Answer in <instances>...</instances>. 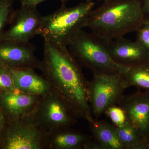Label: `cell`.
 Here are the masks:
<instances>
[{"label":"cell","mask_w":149,"mask_h":149,"mask_svg":"<svg viewBox=\"0 0 149 149\" xmlns=\"http://www.w3.org/2000/svg\"><path fill=\"white\" fill-rule=\"evenodd\" d=\"M39 69L51 89L76 118L89 123L94 120L89 102L88 81L67 46L44 40V55Z\"/></svg>","instance_id":"obj_1"},{"label":"cell","mask_w":149,"mask_h":149,"mask_svg":"<svg viewBox=\"0 0 149 149\" xmlns=\"http://www.w3.org/2000/svg\"><path fill=\"white\" fill-rule=\"evenodd\" d=\"M145 19L141 0H104L91 12L86 27L109 41L136 32Z\"/></svg>","instance_id":"obj_2"},{"label":"cell","mask_w":149,"mask_h":149,"mask_svg":"<svg viewBox=\"0 0 149 149\" xmlns=\"http://www.w3.org/2000/svg\"><path fill=\"white\" fill-rule=\"evenodd\" d=\"M92 1H85L72 7L65 5L43 16L38 32L44 40L67 46L83 28L95 6Z\"/></svg>","instance_id":"obj_3"},{"label":"cell","mask_w":149,"mask_h":149,"mask_svg":"<svg viewBox=\"0 0 149 149\" xmlns=\"http://www.w3.org/2000/svg\"><path fill=\"white\" fill-rule=\"evenodd\" d=\"M67 47L80 65L93 74L123 72L127 67L116 63L110 55L108 41L80 30Z\"/></svg>","instance_id":"obj_4"},{"label":"cell","mask_w":149,"mask_h":149,"mask_svg":"<svg viewBox=\"0 0 149 149\" xmlns=\"http://www.w3.org/2000/svg\"><path fill=\"white\" fill-rule=\"evenodd\" d=\"M34 114L6 119L0 133V149H47L48 132L37 123Z\"/></svg>","instance_id":"obj_5"},{"label":"cell","mask_w":149,"mask_h":149,"mask_svg":"<svg viewBox=\"0 0 149 149\" xmlns=\"http://www.w3.org/2000/svg\"><path fill=\"white\" fill-rule=\"evenodd\" d=\"M88 86L91 112L95 119L117 105L127 88L122 72L93 74Z\"/></svg>","instance_id":"obj_6"},{"label":"cell","mask_w":149,"mask_h":149,"mask_svg":"<svg viewBox=\"0 0 149 149\" xmlns=\"http://www.w3.org/2000/svg\"><path fill=\"white\" fill-rule=\"evenodd\" d=\"M34 116L40 127L47 132L70 128L77 120L62 99L51 89L41 97Z\"/></svg>","instance_id":"obj_7"},{"label":"cell","mask_w":149,"mask_h":149,"mask_svg":"<svg viewBox=\"0 0 149 149\" xmlns=\"http://www.w3.org/2000/svg\"><path fill=\"white\" fill-rule=\"evenodd\" d=\"M43 18L36 7L21 6L14 11L9 27L5 30L0 40L29 42L38 35Z\"/></svg>","instance_id":"obj_8"},{"label":"cell","mask_w":149,"mask_h":149,"mask_svg":"<svg viewBox=\"0 0 149 149\" xmlns=\"http://www.w3.org/2000/svg\"><path fill=\"white\" fill-rule=\"evenodd\" d=\"M36 49L30 42L0 40V66L39 69L41 61L35 55Z\"/></svg>","instance_id":"obj_9"},{"label":"cell","mask_w":149,"mask_h":149,"mask_svg":"<svg viewBox=\"0 0 149 149\" xmlns=\"http://www.w3.org/2000/svg\"><path fill=\"white\" fill-rule=\"evenodd\" d=\"M117 105L125 111L128 122L149 141V92L123 95Z\"/></svg>","instance_id":"obj_10"},{"label":"cell","mask_w":149,"mask_h":149,"mask_svg":"<svg viewBox=\"0 0 149 149\" xmlns=\"http://www.w3.org/2000/svg\"><path fill=\"white\" fill-rule=\"evenodd\" d=\"M41 96L30 95L15 89L0 92V109L6 119H17L35 113Z\"/></svg>","instance_id":"obj_11"},{"label":"cell","mask_w":149,"mask_h":149,"mask_svg":"<svg viewBox=\"0 0 149 149\" xmlns=\"http://www.w3.org/2000/svg\"><path fill=\"white\" fill-rule=\"evenodd\" d=\"M47 149H100L92 136L70 128L48 132Z\"/></svg>","instance_id":"obj_12"},{"label":"cell","mask_w":149,"mask_h":149,"mask_svg":"<svg viewBox=\"0 0 149 149\" xmlns=\"http://www.w3.org/2000/svg\"><path fill=\"white\" fill-rule=\"evenodd\" d=\"M110 55L113 61L125 67L149 61V54L136 41L124 37L108 41Z\"/></svg>","instance_id":"obj_13"},{"label":"cell","mask_w":149,"mask_h":149,"mask_svg":"<svg viewBox=\"0 0 149 149\" xmlns=\"http://www.w3.org/2000/svg\"><path fill=\"white\" fill-rule=\"evenodd\" d=\"M15 88L24 93L42 96L51 90L49 83L44 76L28 68H8Z\"/></svg>","instance_id":"obj_14"},{"label":"cell","mask_w":149,"mask_h":149,"mask_svg":"<svg viewBox=\"0 0 149 149\" xmlns=\"http://www.w3.org/2000/svg\"><path fill=\"white\" fill-rule=\"evenodd\" d=\"M89 123L92 137L102 149H125L114 125L95 119Z\"/></svg>","instance_id":"obj_15"},{"label":"cell","mask_w":149,"mask_h":149,"mask_svg":"<svg viewBox=\"0 0 149 149\" xmlns=\"http://www.w3.org/2000/svg\"><path fill=\"white\" fill-rule=\"evenodd\" d=\"M122 75L126 88L135 86L149 92V61L127 67Z\"/></svg>","instance_id":"obj_16"},{"label":"cell","mask_w":149,"mask_h":149,"mask_svg":"<svg viewBox=\"0 0 149 149\" xmlns=\"http://www.w3.org/2000/svg\"><path fill=\"white\" fill-rule=\"evenodd\" d=\"M116 128L125 149H149V140L144 138L128 121L123 126L116 127Z\"/></svg>","instance_id":"obj_17"},{"label":"cell","mask_w":149,"mask_h":149,"mask_svg":"<svg viewBox=\"0 0 149 149\" xmlns=\"http://www.w3.org/2000/svg\"><path fill=\"white\" fill-rule=\"evenodd\" d=\"M15 0H0V37L5 31L6 26L9 24L15 10Z\"/></svg>","instance_id":"obj_18"},{"label":"cell","mask_w":149,"mask_h":149,"mask_svg":"<svg viewBox=\"0 0 149 149\" xmlns=\"http://www.w3.org/2000/svg\"><path fill=\"white\" fill-rule=\"evenodd\" d=\"M116 127H121L128 122L124 111L118 105H114L108 109L105 113Z\"/></svg>","instance_id":"obj_19"},{"label":"cell","mask_w":149,"mask_h":149,"mask_svg":"<svg viewBox=\"0 0 149 149\" xmlns=\"http://www.w3.org/2000/svg\"><path fill=\"white\" fill-rule=\"evenodd\" d=\"M136 32V42L149 54V19L145 18Z\"/></svg>","instance_id":"obj_20"},{"label":"cell","mask_w":149,"mask_h":149,"mask_svg":"<svg viewBox=\"0 0 149 149\" xmlns=\"http://www.w3.org/2000/svg\"><path fill=\"white\" fill-rule=\"evenodd\" d=\"M15 89L13 78L8 68L0 66V92H7Z\"/></svg>","instance_id":"obj_21"},{"label":"cell","mask_w":149,"mask_h":149,"mask_svg":"<svg viewBox=\"0 0 149 149\" xmlns=\"http://www.w3.org/2000/svg\"><path fill=\"white\" fill-rule=\"evenodd\" d=\"M21 3V6H29L36 7L43 1L47 0H18ZM61 2L62 5H65L68 0H60Z\"/></svg>","instance_id":"obj_22"},{"label":"cell","mask_w":149,"mask_h":149,"mask_svg":"<svg viewBox=\"0 0 149 149\" xmlns=\"http://www.w3.org/2000/svg\"><path fill=\"white\" fill-rule=\"evenodd\" d=\"M145 18L149 19V0H141Z\"/></svg>","instance_id":"obj_23"},{"label":"cell","mask_w":149,"mask_h":149,"mask_svg":"<svg viewBox=\"0 0 149 149\" xmlns=\"http://www.w3.org/2000/svg\"><path fill=\"white\" fill-rule=\"evenodd\" d=\"M6 122V117L2 111L0 109V133Z\"/></svg>","instance_id":"obj_24"},{"label":"cell","mask_w":149,"mask_h":149,"mask_svg":"<svg viewBox=\"0 0 149 149\" xmlns=\"http://www.w3.org/2000/svg\"><path fill=\"white\" fill-rule=\"evenodd\" d=\"M85 1H95V0H85ZM97 1H101V0H97Z\"/></svg>","instance_id":"obj_25"}]
</instances>
